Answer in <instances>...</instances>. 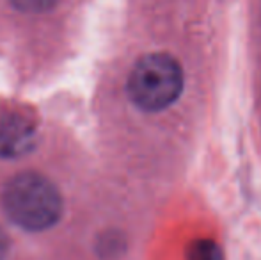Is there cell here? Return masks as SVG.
Here are the masks:
<instances>
[{"label":"cell","mask_w":261,"mask_h":260,"mask_svg":"<svg viewBox=\"0 0 261 260\" xmlns=\"http://www.w3.org/2000/svg\"><path fill=\"white\" fill-rule=\"evenodd\" d=\"M7 218L29 232H43L62 216V196L50 178L36 171L14 175L2 193Z\"/></svg>","instance_id":"cell-1"},{"label":"cell","mask_w":261,"mask_h":260,"mask_svg":"<svg viewBox=\"0 0 261 260\" xmlns=\"http://www.w3.org/2000/svg\"><path fill=\"white\" fill-rule=\"evenodd\" d=\"M181 64L172 56L153 52L142 56L128 77V94L139 109L158 112L167 109L183 91Z\"/></svg>","instance_id":"cell-2"},{"label":"cell","mask_w":261,"mask_h":260,"mask_svg":"<svg viewBox=\"0 0 261 260\" xmlns=\"http://www.w3.org/2000/svg\"><path fill=\"white\" fill-rule=\"evenodd\" d=\"M38 137L36 118L20 105H0V157L18 159L32 152Z\"/></svg>","instance_id":"cell-3"},{"label":"cell","mask_w":261,"mask_h":260,"mask_svg":"<svg viewBox=\"0 0 261 260\" xmlns=\"http://www.w3.org/2000/svg\"><path fill=\"white\" fill-rule=\"evenodd\" d=\"M190 260H222L219 246L210 241H199V243L192 244L190 248Z\"/></svg>","instance_id":"cell-4"},{"label":"cell","mask_w":261,"mask_h":260,"mask_svg":"<svg viewBox=\"0 0 261 260\" xmlns=\"http://www.w3.org/2000/svg\"><path fill=\"white\" fill-rule=\"evenodd\" d=\"M14 7L18 11H23V13H46V11L54 9L59 4V0H11Z\"/></svg>","instance_id":"cell-5"},{"label":"cell","mask_w":261,"mask_h":260,"mask_svg":"<svg viewBox=\"0 0 261 260\" xmlns=\"http://www.w3.org/2000/svg\"><path fill=\"white\" fill-rule=\"evenodd\" d=\"M7 250H9V239H7V235L2 232V228H0V260H4Z\"/></svg>","instance_id":"cell-6"}]
</instances>
